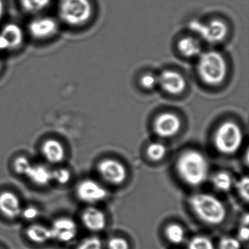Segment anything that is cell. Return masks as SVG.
I'll return each instance as SVG.
<instances>
[{
  "mask_svg": "<svg viewBox=\"0 0 249 249\" xmlns=\"http://www.w3.org/2000/svg\"><path fill=\"white\" fill-rule=\"evenodd\" d=\"M176 170L185 183L191 186H199L208 179L209 164L202 153L189 150L178 159Z\"/></svg>",
  "mask_w": 249,
  "mask_h": 249,
  "instance_id": "6da1fadb",
  "label": "cell"
},
{
  "mask_svg": "<svg viewBox=\"0 0 249 249\" xmlns=\"http://www.w3.org/2000/svg\"><path fill=\"white\" fill-rule=\"evenodd\" d=\"M191 209L202 222L208 225L222 224L227 217V208L218 197L207 193L192 195L189 201Z\"/></svg>",
  "mask_w": 249,
  "mask_h": 249,
  "instance_id": "7a4b0ae2",
  "label": "cell"
},
{
  "mask_svg": "<svg viewBox=\"0 0 249 249\" xmlns=\"http://www.w3.org/2000/svg\"><path fill=\"white\" fill-rule=\"evenodd\" d=\"M90 0H58L59 20L65 25L80 27L87 24L92 16Z\"/></svg>",
  "mask_w": 249,
  "mask_h": 249,
  "instance_id": "3957f363",
  "label": "cell"
},
{
  "mask_svg": "<svg viewBox=\"0 0 249 249\" xmlns=\"http://www.w3.org/2000/svg\"><path fill=\"white\" fill-rule=\"evenodd\" d=\"M197 71L204 82L209 85H218L227 75V63L221 53L211 51L199 56Z\"/></svg>",
  "mask_w": 249,
  "mask_h": 249,
  "instance_id": "277c9868",
  "label": "cell"
},
{
  "mask_svg": "<svg viewBox=\"0 0 249 249\" xmlns=\"http://www.w3.org/2000/svg\"><path fill=\"white\" fill-rule=\"evenodd\" d=\"M243 135L237 124L224 122L218 126L214 136V145L218 152L224 155L235 154L241 148Z\"/></svg>",
  "mask_w": 249,
  "mask_h": 249,
  "instance_id": "5b68a950",
  "label": "cell"
},
{
  "mask_svg": "<svg viewBox=\"0 0 249 249\" xmlns=\"http://www.w3.org/2000/svg\"><path fill=\"white\" fill-rule=\"evenodd\" d=\"M30 37L37 41H46L57 36L59 22L50 17H37L32 20L27 27Z\"/></svg>",
  "mask_w": 249,
  "mask_h": 249,
  "instance_id": "8992f818",
  "label": "cell"
},
{
  "mask_svg": "<svg viewBox=\"0 0 249 249\" xmlns=\"http://www.w3.org/2000/svg\"><path fill=\"white\" fill-rule=\"evenodd\" d=\"M192 31L196 33L201 38L210 43L222 41L227 34V27L221 20H212L207 24L193 21L189 24Z\"/></svg>",
  "mask_w": 249,
  "mask_h": 249,
  "instance_id": "52a82bcc",
  "label": "cell"
},
{
  "mask_svg": "<svg viewBox=\"0 0 249 249\" xmlns=\"http://www.w3.org/2000/svg\"><path fill=\"white\" fill-rule=\"evenodd\" d=\"M24 40L25 33L19 25L14 23L5 24L0 30V54L21 49Z\"/></svg>",
  "mask_w": 249,
  "mask_h": 249,
  "instance_id": "ba28073f",
  "label": "cell"
},
{
  "mask_svg": "<svg viewBox=\"0 0 249 249\" xmlns=\"http://www.w3.org/2000/svg\"><path fill=\"white\" fill-rule=\"evenodd\" d=\"M97 170L102 178L111 184H122L127 177L125 166L113 159H106L100 161L97 166Z\"/></svg>",
  "mask_w": 249,
  "mask_h": 249,
  "instance_id": "9c48e42d",
  "label": "cell"
},
{
  "mask_svg": "<svg viewBox=\"0 0 249 249\" xmlns=\"http://www.w3.org/2000/svg\"><path fill=\"white\" fill-rule=\"evenodd\" d=\"M76 195L80 200L89 204H94L104 200L107 196V192L100 183L86 179L77 186Z\"/></svg>",
  "mask_w": 249,
  "mask_h": 249,
  "instance_id": "30bf717a",
  "label": "cell"
},
{
  "mask_svg": "<svg viewBox=\"0 0 249 249\" xmlns=\"http://www.w3.org/2000/svg\"><path fill=\"white\" fill-rule=\"evenodd\" d=\"M52 239L59 243H68L75 240L78 229L73 219L68 217L56 218L50 227Z\"/></svg>",
  "mask_w": 249,
  "mask_h": 249,
  "instance_id": "8fae6325",
  "label": "cell"
},
{
  "mask_svg": "<svg viewBox=\"0 0 249 249\" xmlns=\"http://www.w3.org/2000/svg\"><path fill=\"white\" fill-rule=\"evenodd\" d=\"M180 119L171 113H164L157 116L154 122L156 133L161 138H169L174 136L180 130Z\"/></svg>",
  "mask_w": 249,
  "mask_h": 249,
  "instance_id": "7c38bea8",
  "label": "cell"
},
{
  "mask_svg": "<svg viewBox=\"0 0 249 249\" xmlns=\"http://www.w3.org/2000/svg\"><path fill=\"white\" fill-rule=\"evenodd\" d=\"M158 85L168 94L178 95L184 91L186 80L179 72L165 71L159 75Z\"/></svg>",
  "mask_w": 249,
  "mask_h": 249,
  "instance_id": "4fadbf2b",
  "label": "cell"
},
{
  "mask_svg": "<svg viewBox=\"0 0 249 249\" xmlns=\"http://www.w3.org/2000/svg\"><path fill=\"white\" fill-rule=\"evenodd\" d=\"M22 208L21 200L14 192L5 191L0 193V213L4 216L10 219L18 218Z\"/></svg>",
  "mask_w": 249,
  "mask_h": 249,
  "instance_id": "5bb4252c",
  "label": "cell"
},
{
  "mask_svg": "<svg viewBox=\"0 0 249 249\" xmlns=\"http://www.w3.org/2000/svg\"><path fill=\"white\" fill-rule=\"evenodd\" d=\"M81 220L84 227L91 231H102L107 224V218L104 213L95 207H89L84 210Z\"/></svg>",
  "mask_w": 249,
  "mask_h": 249,
  "instance_id": "9a60e30c",
  "label": "cell"
},
{
  "mask_svg": "<svg viewBox=\"0 0 249 249\" xmlns=\"http://www.w3.org/2000/svg\"><path fill=\"white\" fill-rule=\"evenodd\" d=\"M41 151L44 158L52 164H59L66 157V150L63 144L54 138L46 140L42 144Z\"/></svg>",
  "mask_w": 249,
  "mask_h": 249,
  "instance_id": "2e32d148",
  "label": "cell"
},
{
  "mask_svg": "<svg viewBox=\"0 0 249 249\" xmlns=\"http://www.w3.org/2000/svg\"><path fill=\"white\" fill-rule=\"evenodd\" d=\"M26 234L30 241L37 244H44L52 239L50 227L41 224H33L27 227Z\"/></svg>",
  "mask_w": 249,
  "mask_h": 249,
  "instance_id": "e0dca14e",
  "label": "cell"
},
{
  "mask_svg": "<svg viewBox=\"0 0 249 249\" xmlns=\"http://www.w3.org/2000/svg\"><path fill=\"white\" fill-rule=\"evenodd\" d=\"M27 177L30 181L40 186H45L53 181L52 170L43 164H33Z\"/></svg>",
  "mask_w": 249,
  "mask_h": 249,
  "instance_id": "ac0fdd59",
  "label": "cell"
},
{
  "mask_svg": "<svg viewBox=\"0 0 249 249\" xmlns=\"http://www.w3.org/2000/svg\"><path fill=\"white\" fill-rule=\"evenodd\" d=\"M178 47L180 53L186 57H199L202 53L200 42L195 37H183L178 42Z\"/></svg>",
  "mask_w": 249,
  "mask_h": 249,
  "instance_id": "d6986e66",
  "label": "cell"
},
{
  "mask_svg": "<svg viewBox=\"0 0 249 249\" xmlns=\"http://www.w3.org/2000/svg\"><path fill=\"white\" fill-rule=\"evenodd\" d=\"M21 9L27 14L37 15L46 11L53 0H18Z\"/></svg>",
  "mask_w": 249,
  "mask_h": 249,
  "instance_id": "ffe728a7",
  "label": "cell"
},
{
  "mask_svg": "<svg viewBox=\"0 0 249 249\" xmlns=\"http://www.w3.org/2000/svg\"><path fill=\"white\" fill-rule=\"evenodd\" d=\"M214 187L221 192H228L233 186V179L231 175L226 171L218 172L212 178Z\"/></svg>",
  "mask_w": 249,
  "mask_h": 249,
  "instance_id": "44dd1931",
  "label": "cell"
},
{
  "mask_svg": "<svg viewBox=\"0 0 249 249\" xmlns=\"http://www.w3.org/2000/svg\"><path fill=\"white\" fill-rule=\"evenodd\" d=\"M165 234L169 241L173 244H180L185 239V231L181 226L171 224L166 228Z\"/></svg>",
  "mask_w": 249,
  "mask_h": 249,
  "instance_id": "7402d4cb",
  "label": "cell"
},
{
  "mask_svg": "<svg viewBox=\"0 0 249 249\" xmlns=\"http://www.w3.org/2000/svg\"><path fill=\"white\" fill-rule=\"evenodd\" d=\"M167 151L165 145L161 142H152L147 148V154L153 161H160L164 158Z\"/></svg>",
  "mask_w": 249,
  "mask_h": 249,
  "instance_id": "603a6c76",
  "label": "cell"
},
{
  "mask_svg": "<svg viewBox=\"0 0 249 249\" xmlns=\"http://www.w3.org/2000/svg\"><path fill=\"white\" fill-rule=\"evenodd\" d=\"M188 249H215V247L211 239L198 235L191 239L188 243Z\"/></svg>",
  "mask_w": 249,
  "mask_h": 249,
  "instance_id": "cb8c5ba5",
  "label": "cell"
},
{
  "mask_svg": "<svg viewBox=\"0 0 249 249\" xmlns=\"http://www.w3.org/2000/svg\"><path fill=\"white\" fill-rule=\"evenodd\" d=\"M33 164L27 157L20 156L16 159L14 162V170L16 173L20 176L27 177L29 172L31 170Z\"/></svg>",
  "mask_w": 249,
  "mask_h": 249,
  "instance_id": "d4e9b609",
  "label": "cell"
},
{
  "mask_svg": "<svg viewBox=\"0 0 249 249\" xmlns=\"http://www.w3.org/2000/svg\"><path fill=\"white\" fill-rule=\"evenodd\" d=\"M71 177L72 175L71 171L65 167H59L56 170H52V178L59 184H67L71 181Z\"/></svg>",
  "mask_w": 249,
  "mask_h": 249,
  "instance_id": "484cf974",
  "label": "cell"
},
{
  "mask_svg": "<svg viewBox=\"0 0 249 249\" xmlns=\"http://www.w3.org/2000/svg\"><path fill=\"white\" fill-rule=\"evenodd\" d=\"M76 249H103V242L98 237H89L84 239Z\"/></svg>",
  "mask_w": 249,
  "mask_h": 249,
  "instance_id": "4316f807",
  "label": "cell"
},
{
  "mask_svg": "<svg viewBox=\"0 0 249 249\" xmlns=\"http://www.w3.org/2000/svg\"><path fill=\"white\" fill-rule=\"evenodd\" d=\"M218 249H242L241 243L238 238L227 236L220 240Z\"/></svg>",
  "mask_w": 249,
  "mask_h": 249,
  "instance_id": "83f0119b",
  "label": "cell"
},
{
  "mask_svg": "<svg viewBox=\"0 0 249 249\" xmlns=\"http://www.w3.org/2000/svg\"><path fill=\"white\" fill-rule=\"evenodd\" d=\"M239 195L248 202L249 199V179L247 176L242 178L236 184Z\"/></svg>",
  "mask_w": 249,
  "mask_h": 249,
  "instance_id": "f1b7e54d",
  "label": "cell"
},
{
  "mask_svg": "<svg viewBox=\"0 0 249 249\" xmlns=\"http://www.w3.org/2000/svg\"><path fill=\"white\" fill-rule=\"evenodd\" d=\"M39 215H40V211L38 208L30 205L27 208H22L20 216L22 217L25 221H33L37 219Z\"/></svg>",
  "mask_w": 249,
  "mask_h": 249,
  "instance_id": "f546056e",
  "label": "cell"
},
{
  "mask_svg": "<svg viewBox=\"0 0 249 249\" xmlns=\"http://www.w3.org/2000/svg\"><path fill=\"white\" fill-rule=\"evenodd\" d=\"M141 84L145 89H153L158 86V76L153 73H147L142 75Z\"/></svg>",
  "mask_w": 249,
  "mask_h": 249,
  "instance_id": "4dcf8cb0",
  "label": "cell"
},
{
  "mask_svg": "<svg viewBox=\"0 0 249 249\" xmlns=\"http://www.w3.org/2000/svg\"><path fill=\"white\" fill-rule=\"evenodd\" d=\"M107 249H129V244L123 237H112L107 243Z\"/></svg>",
  "mask_w": 249,
  "mask_h": 249,
  "instance_id": "1f68e13d",
  "label": "cell"
},
{
  "mask_svg": "<svg viewBox=\"0 0 249 249\" xmlns=\"http://www.w3.org/2000/svg\"><path fill=\"white\" fill-rule=\"evenodd\" d=\"M238 239L243 241H247L249 237V230L248 225H243L238 231Z\"/></svg>",
  "mask_w": 249,
  "mask_h": 249,
  "instance_id": "d6a6232c",
  "label": "cell"
},
{
  "mask_svg": "<svg viewBox=\"0 0 249 249\" xmlns=\"http://www.w3.org/2000/svg\"><path fill=\"white\" fill-rule=\"evenodd\" d=\"M6 11V7L4 0H0V21L3 18Z\"/></svg>",
  "mask_w": 249,
  "mask_h": 249,
  "instance_id": "836d02e7",
  "label": "cell"
},
{
  "mask_svg": "<svg viewBox=\"0 0 249 249\" xmlns=\"http://www.w3.org/2000/svg\"><path fill=\"white\" fill-rule=\"evenodd\" d=\"M2 68H3V61H2L1 54H0V72H2Z\"/></svg>",
  "mask_w": 249,
  "mask_h": 249,
  "instance_id": "e575fe53",
  "label": "cell"
}]
</instances>
